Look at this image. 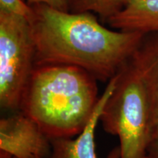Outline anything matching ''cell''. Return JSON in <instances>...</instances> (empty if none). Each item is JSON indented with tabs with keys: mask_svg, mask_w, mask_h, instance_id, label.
<instances>
[{
	"mask_svg": "<svg viewBox=\"0 0 158 158\" xmlns=\"http://www.w3.org/2000/svg\"><path fill=\"white\" fill-rule=\"evenodd\" d=\"M116 73L108 81L100 97L92 118L84 130L75 138L51 139V151L47 158H99L96 152L95 133L102 108L116 86ZM106 158H121L118 146L110 151Z\"/></svg>",
	"mask_w": 158,
	"mask_h": 158,
	"instance_id": "8992f818",
	"label": "cell"
},
{
	"mask_svg": "<svg viewBox=\"0 0 158 158\" xmlns=\"http://www.w3.org/2000/svg\"><path fill=\"white\" fill-rule=\"evenodd\" d=\"M154 34L152 39L143 41L131 56L143 76L149 94L152 116L149 158H158V32Z\"/></svg>",
	"mask_w": 158,
	"mask_h": 158,
	"instance_id": "52a82bcc",
	"label": "cell"
},
{
	"mask_svg": "<svg viewBox=\"0 0 158 158\" xmlns=\"http://www.w3.org/2000/svg\"><path fill=\"white\" fill-rule=\"evenodd\" d=\"M32 7L35 65H73L105 81L133 56L146 35L106 28L88 12H64L45 5Z\"/></svg>",
	"mask_w": 158,
	"mask_h": 158,
	"instance_id": "6da1fadb",
	"label": "cell"
},
{
	"mask_svg": "<svg viewBox=\"0 0 158 158\" xmlns=\"http://www.w3.org/2000/svg\"><path fill=\"white\" fill-rule=\"evenodd\" d=\"M0 150L13 158H47L51 140L32 118L16 110L0 119Z\"/></svg>",
	"mask_w": 158,
	"mask_h": 158,
	"instance_id": "5b68a950",
	"label": "cell"
},
{
	"mask_svg": "<svg viewBox=\"0 0 158 158\" xmlns=\"http://www.w3.org/2000/svg\"><path fill=\"white\" fill-rule=\"evenodd\" d=\"M31 5H45L58 10L70 12L71 0H27Z\"/></svg>",
	"mask_w": 158,
	"mask_h": 158,
	"instance_id": "8fae6325",
	"label": "cell"
},
{
	"mask_svg": "<svg viewBox=\"0 0 158 158\" xmlns=\"http://www.w3.org/2000/svg\"><path fill=\"white\" fill-rule=\"evenodd\" d=\"M0 158H13V156L6 152L0 150Z\"/></svg>",
	"mask_w": 158,
	"mask_h": 158,
	"instance_id": "7c38bea8",
	"label": "cell"
},
{
	"mask_svg": "<svg viewBox=\"0 0 158 158\" xmlns=\"http://www.w3.org/2000/svg\"><path fill=\"white\" fill-rule=\"evenodd\" d=\"M116 76L100 122L106 133L118 137L121 158H149L152 116L147 85L131 57Z\"/></svg>",
	"mask_w": 158,
	"mask_h": 158,
	"instance_id": "3957f363",
	"label": "cell"
},
{
	"mask_svg": "<svg viewBox=\"0 0 158 158\" xmlns=\"http://www.w3.org/2000/svg\"><path fill=\"white\" fill-rule=\"evenodd\" d=\"M112 28L144 35L158 32V0H136L107 20Z\"/></svg>",
	"mask_w": 158,
	"mask_h": 158,
	"instance_id": "ba28073f",
	"label": "cell"
},
{
	"mask_svg": "<svg viewBox=\"0 0 158 158\" xmlns=\"http://www.w3.org/2000/svg\"><path fill=\"white\" fill-rule=\"evenodd\" d=\"M35 67L31 26L18 15L0 10V106L19 110L21 98Z\"/></svg>",
	"mask_w": 158,
	"mask_h": 158,
	"instance_id": "277c9868",
	"label": "cell"
},
{
	"mask_svg": "<svg viewBox=\"0 0 158 158\" xmlns=\"http://www.w3.org/2000/svg\"><path fill=\"white\" fill-rule=\"evenodd\" d=\"M134 1H136V0H121V1H120V4H121V9L122 7H125L126 5H127L128 4L133 2Z\"/></svg>",
	"mask_w": 158,
	"mask_h": 158,
	"instance_id": "4fadbf2b",
	"label": "cell"
},
{
	"mask_svg": "<svg viewBox=\"0 0 158 158\" xmlns=\"http://www.w3.org/2000/svg\"><path fill=\"white\" fill-rule=\"evenodd\" d=\"M121 0H71L73 13L94 12L107 20L121 9Z\"/></svg>",
	"mask_w": 158,
	"mask_h": 158,
	"instance_id": "9c48e42d",
	"label": "cell"
},
{
	"mask_svg": "<svg viewBox=\"0 0 158 158\" xmlns=\"http://www.w3.org/2000/svg\"><path fill=\"white\" fill-rule=\"evenodd\" d=\"M97 80L73 65H35L19 110L51 140L76 137L87 125L100 99Z\"/></svg>",
	"mask_w": 158,
	"mask_h": 158,
	"instance_id": "7a4b0ae2",
	"label": "cell"
},
{
	"mask_svg": "<svg viewBox=\"0 0 158 158\" xmlns=\"http://www.w3.org/2000/svg\"><path fill=\"white\" fill-rule=\"evenodd\" d=\"M0 10L23 18L31 24L35 18L32 5L29 6L23 0H0Z\"/></svg>",
	"mask_w": 158,
	"mask_h": 158,
	"instance_id": "30bf717a",
	"label": "cell"
}]
</instances>
